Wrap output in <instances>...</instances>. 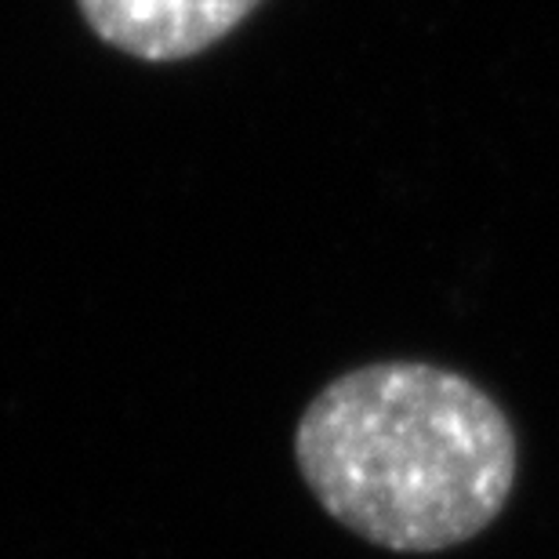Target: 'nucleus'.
Returning <instances> with one entry per match:
<instances>
[{"label": "nucleus", "mask_w": 559, "mask_h": 559, "mask_svg": "<svg viewBox=\"0 0 559 559\" xmlns=\"http://www.w3.org/2000/svg\"><path fill=\"white\" fill-rule=\"evenodd\" d=\"M109 48L142 62H178L229 37L262 0H76Z\"/></svg>", "instance_id": "nucleus-2"}, {"label": "nucleus", "mask_w": 559, "mask_h": 559, "mask_svg": "<svg viewBox=\"0 0 559 559\" xmlns=\"http://www.w3.org/2000/svg\"><path fill=\"white\" fill-rule=\"evenodd\" d=\"M309 490L393 552H440L498 520L516 484L509 415L436 364H367L323 385L295 429Z\"/></svg>", "instance_id": "nucleus-1"}]
</instances>
